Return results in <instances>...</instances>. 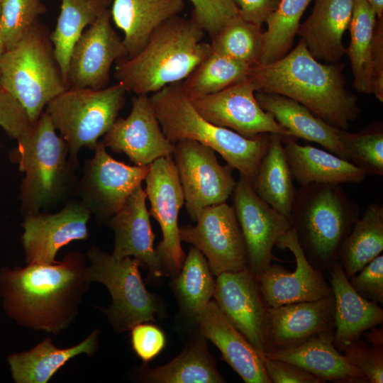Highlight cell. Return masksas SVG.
<instances>
[{"label": "cell", "instance_id": "1", "mask_svg": "<svg viewBox=\"0 0 383 383\" xmlns=\"http://www.w3.org/2000/svg\"><path fill=\"white\" fill-rule=\"evenodd\" d=\"M87 256L66 255L53 264L0 268V298L18 325L59 335L76 318L90 284Z\"/></svg>", "mask_w": 383, "mask_h": 383}, {"label": "cell", "instance_id": "2", "mask_svg": "<svg viewBox=\"0 0 383 383\" xmlns=\"http://www.w3.org/2000/svg\"><path fill=\"white\" fill-rule=\"evenodd\" d=\"M344 64H322L300 40L280 59L250 67L248 77L255 91L282 95L310 109L326 123L347 130L360 109L357 97L345 88Z\"/></svg>", "mask_w": 383, "mask_h": 383}, {"label": "cell", "instance_id": "3", "mask_svg": "<svg viewBox=\"0 0 383 383\" xmlns=\"http://www.w3.org/2000/svg\"><path fill=\"white\" fill-rule=\"evenodd\" d=\"M205 32L179 15L160 24L143 49L115 62L114 77L127 91L153 94L182 82L211 52Z\"/></svg>", "mask_w": 383, "mask_h": 383}, {"label": "cell", "instance_id": "4", "mask_svg": "<svg viewBox=\"0 0 383 383\" xmlns=\"http://www.w3.org/2000/svg\"><path fill=\"white\" fill-rule=\"evenodd\" d=\"M150 100L162 131L171 143L190 139L210 147L240 175L252 182L267 150L270 133L249 138L209 122L193 106L182 81L152 94Z\"/></svg>", "mask_w": 383, "mask_h": 383}, {"label": "cell", "instance_id": "5", "mask_svg": "<svg viewBox=\"0 0 383 383\" xmlns=\"http://www.w3.org/2000/svg\"><path fill=\"white\" fill-rule=\"evenodd\" d=\"M360 216V206L340 184L313 183L296 190L290 221L307 260L321 271L338 261L340 245Z\"/></svg>", "mask_w": 383, "mask_h": 383}, {"label": "cell", "instance_id": "6", "mask_svg": "<svg viewBox=\"0 0 383 383\" xmlns=\"http://www.w3.org/2000/svg\"><path fill=\"white\" fill-rule=\"evenodd\" d=\"M55 130L44 111L28 132L16 140L12 157L25 173L20 187L24 216L55 205L74 184L76 168L70 161L66 142Z\"/></svg>", "mask_w": 383, "mask_h": 383}, {"label": "cell", "instance_id": "7", "mask_svg": "<svg viewBox=\"0 0 383 383\" xmlns=\"http://www.w3.org/2000/svg\"><path fill=\"white\" fill-rule=\"evenodd\" d=\"M0 74L2 89L21 104L32 124L51 100L67 89L50 34L40 21L0 55Z\"/></svg>", "mask_w": 383, "mask_h": 383}, {"label": "cell", "instance_id": "8", "mask_svg": "<svg viewBox=\"0 0 383 383\" xmlns=\"http://www.w3.org/2000/svg\"><path fill=\"white\" fill-rule=\"evenodd\" d=\"M127 91L120 83L101 89L68 88L51 100L45 111L66 142L69 159L77 169L82 148L94 150L124 106Z\"/></svg>", "mask_w": 383, "mask_h": 383}, {"label": "cell", "instance_id": "9", "mask_svg": "<svg viewBox=\"0 0 383 383\" xmlns=\"http://www.w3.org/2000/svg\"><path fill=\"white\" fill-rule=\"evenodd\" d=\"M86 256L90 281L104 284L111 294L112 304L101 310L115 331L126 332L138 323L155 321L162 305L146 289L139 270L143 265L138 260L116 259L95 246Z\"/></svg>", "mask_w": 383, "mask_h": 383}, {"label": "cell", "instance_id": "10", "mask_svg": "<svg viewBox=\"0 0 383 383\" xmlns=\"http://www.w3.org/2000/svg\"><path fill=\"white\" fill-rule=\"evenodd\" d=\"M106 148L102 141L98 142L93 157L84 162L76 189L79 202L101 223H108L121 209L150 165H126L113 159Z\"/></svg>", "mask_w": 383, "mask_h": 383}, {"label": "cell", "instance_id": "11", "mask_svg": "<svg viewBox=\"0 0 383 383\" xmlns=\"http://www.w3.org/2000/svg\"><path fill=\"white\" fill-rule=\"evenodd\" d=\"M173 154L185 206L192 221L196 222L204 208L226 202L236 181L232 168L220 165L212 148L183 139L174 143Z\"/></svg>", "mask_w": 383, "mask_h": 383}, {"label": "cell", "instance_id": "12", "mask_svg": "<svg viewBox=\"0 0 383 383\" xmlns=\"http://www.w3.org/2000/svg\"><path fill=\"white\" fill-rule=\"evenodd\" d=\"M144 180V190L150 204V216L158 222L162 235L155 250L165 276L174 278L185 259L178 225V215L184 198L177 169L171 156L152 162Z\"/></svg>", "mask_w": 383, "mask_h": 383}, {"label": "cell", "instance_id": "13", "mask_svg": "<svg viewBox=\"0 0 383 383\" xmlns=\"http://www.w3.org/2000/svg\"><path fill=\"white\" fill-rule=\"evenodd\" d=\"M196 222L179 227L180 239L204 254L213 275L246 267V248L233 206L223 202L205 207Z\"/></svg>", "mask_w": 383, "mask_h": 383}, {"label": "cell", "instance_id": "14", "mask_svg": "<svg viewBox=\"0 0 383 383\" xmlns=\"http://www.w3.org/2000/svg\"><path fill=\"white\" fill-rule=\"evenodd\" d=\"M231 196L246 248V267L256 277L271 265L273 248L291 221L262 200L242 175Z\"/></svg>", "mask_w": 383, "mask_h": 383}, {"label": "cell", "instance_id": "15", "mask_svg": "<svg viewBox=\"0 0 383 383\" xmlns=\"http://www.w3.org/2000/svg\"><path fill=\"white\" fill-rule=\"evenodd\" d=\"M255 92L253 84L247 77L192 102L196 110L209 122L232 129L245 138H255L263 133H277L283 138H293L270 113L260 107Z\"/></svg>", "mask_w": 383, "mask_h": 383}, {"label": "cell", "instance_id": "16", "mask_svg": "<svg viewBox=\"0 0 383 383\" xmlns=\"http://www.w3.org/2000/svg\"><path fill=\"white\" fill-rule=\"evenodd\" d=\"M275 246L292 252L296 268L290 272L279 265L271 264L256 276L268 307L316 301L333 296L332 287L321 271L313 267L307 260L292 227L279 238Z\"/></svg>", "mask_w": 383, "mask_h": 383}, {"label": "cell", "instance_id": "17", "mask_svg": "<svg viewBox=\"0 0 383 383\" xmlns=\"http://www.w3.org/2000/svg\"><path fill=\"white\" fill-rule=\"evenodd\" d=\"M111 19L109 9L75 43L68 65L67 89L108 87L113 63L127 57L123 40L113 30Z\"/></svg>", "mask_w": 383, "mask_h": 383}, {"label": "cell", "instance_id": "18", "mask_svg": "<svg viewBox=\"0 0 383 383\" xmlns=\"http://www.w3.org/2000/svg\"><path fill=\"white\" fill-rule=\"evenodd\" d=\"M214 301L232 324L261 354L269 350L268 306L256 277L246 267L216 276Z\"/></svg>", "mask_w": 383, "mask_h": 383}, {"label": "cell", "instance_id": "19", "mask_svg": "<svg viewBox=\"0 0 383 383\" xmlns=\"http://www.w3.org/2000/svg\"><path fill=\"white\" fill-rule=\"evenodd\" d=\"M90 217L79 201L70 202L54 213L26 215L21 240L26 265L57 262V253L62 247L89 238Z\"/></svg>", "mask_w": 383, "mask_h": 383}, {"label": "cell", "instance_id": "20", "mask_svg": "<svg viewBox=\"0 0 383 383\" xmlns=\"http://www.w3.org/2000/svg\"><path fill=\"white\" fill-rule=\"evenodd\" d=\"M111 151L124 153L138 166L150 165L155 160L171 156L174 144L163 133L145 94L132 98V109L126 118L118 117L102 141Z\"/></svg>", "mask_w": 383, "mask_h": 383}, {"label": "cell", "instance_id": "21", "mask_svg": "<svg viewBox=\"0 0 383 383\" xmlns=\"http://www.w3.org/2000/svg\"><path fill=\"white\" fill-rule=\"evenodd\" d=\"M146 194L141 184L128 197L121 209L108 221L114 233L112 256L116 259L133 257L149 270V279L165 276L163 268L153 247V233Z\"/></svg>", "mask_w": 383, "mask_h": 383}, {"label": "cell", "instance_id": "22", "mask_svg": "<svg viewBox=\"0 0 383 383\" xmlns=\"http://www.w3.org/2000/svg\"><path fill=\"white\" fill-rule=\"evenodd\" d=\"M334 331L333 296L316 301L268 307V351L296 347L313 336Z\"/></svg>", "mask_w": 383, "mask_h": 383}, {"label": "cell", "instance_id": "23", "mask_svg": "<svg viewBox=\"0 0 383 383\" xmlns=\"http://www.w3.org/2000/svg\"><path fill=\"white\" fill-rule=\"evenodd\" d=\"M199 333L221 351L223 360L246 383H271L265 357L232 324L214 300H211L195 321Z\"/></svg>", "mask_w": 383, "mask_h": 383}, {"label": "cell", "instance_id": "24", "mask_svg": "<svg viewBox=\"0 0 383 383\" xmlns=\"http://www.w3.org/2000/svg\"><path fill=\"white\" fill-rule=\"evenodd\" d=\"M354 0H316L308 18L297 34L317 60L337 63L345 54L343 43L349 28Z\"/></svg>", "mask_w": 383, "mask_h": 383}, {"label": "cell", "instance_id": "25", "mask_svg": "<svg viewBox=\"0 0 383 383\" xmlns=\"http://www.w3.org/2000/svg\"><path fill=\"white\" fill-rule=\"evenodd\" d=\"M333 335L334 333L320 334L296 347L270 350L263 355L295 364L324 382L368 383L364 374L335 347Z\"/></svg>", "mask_w": 383, "mask_h": 383}, {"label": "cell", "instance_id": "26", "mask_svg": "<svg viewBox=\"0 0 383 383\" xmlns=\"http://www.w3.org/2000/svg\"><path fill=\"white\" fill-rule=\"evenodd\" d=\"M260 107L294 138L316 143L326 150L349 161L342 144L339 128L326 123L310 109L288 97L265 92H255Z\"/></svg>", "mask_w": 383, "mask_h": 383}, {"label": "cell", "instance_id": "27", "mask_svg": "<svg viewBox=\"0 0 383 383\" xmlns=\"http://www.w3.org/2000/svg\"><path fill=\"white\" fill-rule=\"evenodd\" d=\"M330 271L335 299L333 344L338 350L344 344L360 339L365 331L381 325L383 310L379 304L363 298L353 289L338 261Z\"/></svg>", "mask_w": 383, "mask_h": 383}, {"label": "cell", "instance_id": "28", "mask_svg": "<svg viewBox=\"0 0 383 383\" xmlns=\"http://www.w3.org/2000/svg\"><path fill=\"white\" fill-rule=\"evenodd\" d=\"M100 330L94 328L79 343L67 348L57 347L48 337L27 351L7 357L12 379L16 383H47L67 362L85 354L91 357L99 348Z\"/></svg>", "mask_w": 383, "mask_h": 383}, {"label": "cell", "instance_id": "29", "mask_svg": "<svg viewBox=\"0 0 383 383\" xmlns=\"http://www.w3.org/2000/svg\"><path fill=\"white\" fill-rule=\"evenodd\" d=\"M184 7V0H113L111 18L123 33L126 57L139 52L154 30Z\"/></svg>", "mask_w": 383, "mask_h": 383}, {"label": "cell", "instance_id": "30", "mask_svg": "<svg viewBox=\"0 0 383 383\" xmlns=\"http://www.w3.org/2000/svg\"><path fill=\"white\" fill-rule=\"evenodd\" d=\"M282 142L293 178L300 186L359 183L366 177L367 174L351 162L329 151L301 145L294 138H282Z\"/></svg>", "mask_w": 383, "mask_h": 383}, {"label": "cell", "instance_id": "31", "mask_svg": "<svg viewBox=\"0 0 383 383\" xmlns=\"http://www.w3.org/2000/svg\"><path fill=\"white\" fill-rule=\"evenodd\" d=\"M282 137L270 134L267 150L251 184L262 200L290 220L296 189Z\"/></svg>", "mask_w": 383, "mask_h": 383}, {"label": "cell", "instance_id": "32", "mask_svg": "<svg viewBox=\"0 0 383 383\" xmlns=\"http://www.w3.org/2000/svg\"><path fill=\"white\" fill-rule=\"evenodd\" d=\"M140 379L150 383H222L225 379L218 371L209 352L206 338L199 336L171 362L155 368L143 367Z\"/></svg>", "mask_w": 383, "mask_h": 383}, {"label": "cell", "instance_id": "33", "mask_svg": "<svg viewBox=\"0 0 383 383\" xmlns=\"http://www.w3.org/2000/svg\"><path fill=\"white\" fill-rule=\"evenodd\" d=\"M113 0H62L55 30L50 33L55 59L67 84L72 48L85 28L109 9Z\"/></svg>", "mask_w": 383, "mask_h": 383}, {"label": "cell", "instance_id": "34", "mask_svg": "<svg viewBox=\"0 0 383 383\" xmlns=\"http://www.w3.org/2000/svg\"><path fill=\"white\" fill-rule=\"evenodd\" d=\"M383 250V208L371 204L342 242L338 261L349 279Z\"/></svg>", "mask_w": 383, "mask_h": 383}, {"label": "cell", "instance_id": "35", "mask_svg": "<svg viewBox=\"0 0 383 383\" xmlns=\"http://www.w3.org/2000/svg\"><path fill=\"white\" fill-rule=\"evenodd\" d=\"M377 14L365 0H354L349 26L350 42L348 55L353 74V86L360 93L371 94L372 53Z\"/></svg>", "mask_w": 383, "mask_h": 383}, {"label": "cell", "instance_id": "36", "mask_svg": "<svg viewBox=\"0 0 383 383\" xmlns=\"http://www.w3.org/2000/svg\"><path fill=\"white\" fill-rule=\"evenodd\" d=\"M213 275L204 254L192 246L179 272L172 278L182 310L194 321L213 296L216 279Z\"/></svg>", "mask_w": 383, "mask_h": 383}, {"label": "cell", "instance_id": "37", "mask_svg": "<svg viewBox=\"0 0 383 383\" xmlns=\"http://www.w3.org/2000/svg\"><path fill=\"white\" fill-rule=\"evenodd\" d=\"M250 67L211 51L182 81L183 87L192 101L245 79Z\"/></svg>", "mask_w": 383, "mask_h": 383}, {"label": "cell", "instance_id": "38", "mask_svg": "<svg viewBox=\"0 0 383 383\" xmlns=\"http://www.w3.org/2000/svg\"><path fill=\"white\" fill-rule=\"evenodd\" d=\"M312 0H280L273 13L266 21L263 32L260 64L277 60L291 50L300 26V20Z\"/></svg>", "mask_w": 383, "mask_h": 383}, {"label": "cell", "instance_id": "39", "mask_svg": "<svg viewBox=\"0 0 383 383\" xmlns=\"http://www.w3.org/2000/svg\"><path fill=\"white\" fill-rule=\"evenodd\" d=\"M263 43L262 26L232 18L211 40V51L252 66L259 62Z\"/></svg>", "mask_w": 383, "mask_h": 383}, {"label": "cell", "instance_id": "40", "mask_svg": "<svg viewBox=\"0 0 383 383\" xmlns=\"http://www.w3.org/2000/svg\"><path fill=\"white\" fill-rule=\"evenodd\" d=\"M338 135L350 162L366 174L383 175L382 123L370 124L357 133L340 129Z\"/></svg>", "mask_w": 383, "mask_h": 383}, {"label": "cell", "instance_id": "41", "mask_svg": "<svg viewBox=\"0 0 383 383\" xmlns=\"http://www.w3.org/2000/svg\"><path fill=\"white\" fill-rule=\"evenodd\" d=\"M45 11L42 0H1V23L6 50L16 45Z\"/></svg>", "mask_w": 383, "mask_h": 383}, {"label": "cell", "instance_id": "42", "mask_svg": "<svg viewBox=\"0 0 383 383\" xmlns=\"http://www.w3.org/2000/svg\"><path fill=\"white\" fill-rule=\"evenodd\" d=\"M338 350L364 374L369 383L383 382V347L358 339L344 344Z\"/></svg>", "mask_w": 383, "mask_h": 383}, {"label": "cell", "instance_id": "43", "mask_svg": "<svg viewBox=\"0 0 383 383\" xmlns=\"http://www.w3.org/2000/svg\"><path fill=\"white\" fill-rule=\"evenodd\" d=\"M192 18L212 40L221 28L239 13L233 0H189Z\"/></svg>", "mask_w": 383, "mask_h": 383}, {"label": "cell", "instance_id": "44", "mask_svg": "<svg viewBox=\"0 0 383 383\" xmlns=\"http://www.w3.org/2000/svg\"><path fill=\"white\" fill-rule=\"evenodd\" d=\"M349 278L353 289L363 298L383 303V255H379Z\"/></svg>", "mask_w": 383, "mask_h": 383}, {"label": "cell", "instance_id": "45", "mask_svg": "<svg viewBox=\"0 0 383 383\" xmlns=\"http://www.w3.org/2000/svg\"><path fill=\"white\" fill-rule=\"evenodd\" d=\"M165 335L155 325L143 322L131 330V343L136 355L148 362L157 356L165 345Z\"/></svg>", "mask_w": 383, "mask_h": 383}, {"label": "cell", "instance_id": "46", "mask_svg": "<svg viewBox=\"0 0 383 383\" xmlns=\"http://www.w3.org/2000/svg\"><path fill=\"white\" fill-rule=\"evenodd\" d=\"M21 104L7 91L0 90V126L16 140L25 135L32 126Z\"/></svg>", "mask_w": 383, "mask_h": 383}, {"label": "cell", "instance_id": "47", "mask_svg": "<svg viewBox=\"0 0 383 383\" xmlns=\"http://www.w3.org/2000/svg\"><path fill=\"white\" fill-rule=\"evenodd\" d=\"M264 364L271 383L324 382L299 366L287 361L265 357Z\"/></svg>", "mask_w": 383, "mask_h": 383}, {"label": "cell", "instance_id": "48", "mask_svg": "<svg viewBox=\"0 0 383 383\" xmlns=\"http://www.w3.org/2000/svg\"><path fill=\"white\" fill-rule=\"evenodd\" d=\"M371 94L383 101V18H377L372 53Z\"/></svg>", "mask_w": 383, "mask_h": 383}, {"label": "cell", "instance_id": "49", "mask_svg": "<svg viewBox=\"0 0 383 383\" xmlns=\"http://www.w3.org/2000/svg\"><path fill=\"white\" fill-rule=\"evenodd\" d=\"M240 16L262 26L277 9L280 0H233Z\"/></svg>", "mask_w": 383, "mask_h": 383}, {"label": "cell", "instance_id": "50", "mask_svg": "<svg viewBox=\"0 0 383 383\" xmlns=\"http://www.w3.org/2000/svg\"><path fill=\"white\" fill-rule=\"evenodd\" d=\"M365 341L375 346L383 347V330L382 328H370L363 333Z\"/></svg>", "mask_w": 383, "mask_h": 383}, {"label": "cell", "instance_id": "51", "mask_svg": "<svg viewBox=\"0 0 383 383\" xmlns=\"http://www.w3.org/2000/svg\"><path fill=\"white\" fill-rule=\"evenodd\" d=\"M367 1L377 14V18H383V0H365Z\"/></svg>", "mask_w": 383, "mask_h": 383}, {"label": "cell", "instance_id": "52", "mask_svg": "<svg viewBox=\"0 0 383 383\" xmlns=\"http://www.w3.org/2000/svg\"><path fill=\"white\" fill-rule=\"evenodd\" d=\"M5 45L4 43L3 33L1 23V0H0V55L5 52Z\"/></svg>", "mask_w": 383, "mask_h": 383}, {"label": "cell", "instance_id": "53", "mask_svg": "<svg viewBox=\"0 0 383 383\" xmlns=\"http://www.w3.org/2000/svg\"><path fill=\"white\" fill-rule=\"evenodd\" d=\"M2 89L1 84V74H0V90Z\"/></svg>", "mask_w": 383, "mask_h": 383}]
</instances>
